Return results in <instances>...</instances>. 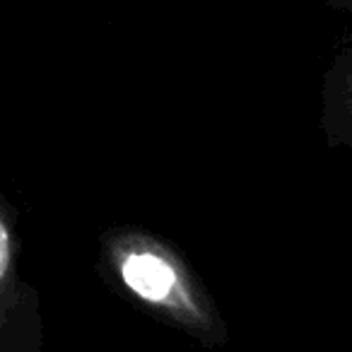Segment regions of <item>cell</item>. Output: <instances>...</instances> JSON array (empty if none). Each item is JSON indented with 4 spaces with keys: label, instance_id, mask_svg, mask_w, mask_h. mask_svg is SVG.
I'll list each match as a JSON object with an SVG mask.
<instances>
[{
    "label": "cell",
    "instance_id": "1",
    "mask_svg": "<svg viewBox=\"0 0 352 352\" xmlns=\"http://www.w3.org/2000/svg\"><path fill=\"white\" fill-rule=\"evenodd\" d=\"M102 280L142 314L174 328L206 350L230 342V328L203 278L169 239L133 225L99 234Z\"/></svg>",
    "mask_w": 352,
    "mask_h": 352
},
{
    "label": "cell",
    "instance_id": "2",
    "mask_svg": "<svg viewBox=\"0 0 352 352\" xmlns=\"http://www.w3.org/2000/svg\"><path fill=\"white\" fill-rule=\"evenodd\" d=\"M20 215L0 188V352L44 350L39 289L22 278Z\"/></svg>",
    "mask_w": 352,
    "mask_h": 352
},
{
    "label": "cell",
    "instance_id": "3",
    "mask_svg": "<svg viewBox=\"0 0 352 352\" xmlns=\"http://www.w3.org/2000/svg\"><path fill=\"white\" fill-rule=\"evenodd\" d=\"M318 128L328 147L352 150V46L333 56L323 73Z\"/></svg>",
    "mask_w": 352,
    "mask_h": 352
},
{
    "label": "cell",
    "instance_id": "4",
    "mask_svg": "<svg viewBox=\"0 0 352 352\" xmlns=\"http://www.w3.org/2000/svg\"><path fill=\"white\" fill-rule=\"evenodd\" d=\"M323 3L336 12H350L352 10V0H323Z\"/></svg>",
    "mask_w": 352,
    "mask_h": 352
}]
</instances>
